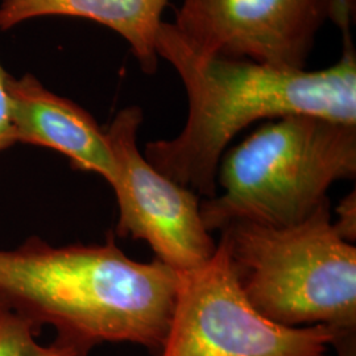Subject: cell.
I'll list each match as a JSON object with an SVG mask.
<instances>
[{
  "mask_svg": "<svg viewBox=\"0 0 356 356\" xmlns=\"http://www.w3.org/2000/svg\"><path fill=\"white\" fill-rule=\"evenodd\" d=\"M8 73L0 64V152L11 148L13 140V119H11V103L7 90Z\"/></svg>",
  "mask_w": 356,
  "mask_h": 356,
  "instance_id": "7c38bea8",
  "label": "cell"
},
{
  "mask_svg": "<svg viewBox=\"0 0 356 356\" xmlns=\"http://www.w3.org/2000/svg\"><path fill=\"white\" fill-rule=\"evenodd\" d=\"M219 239L244 297L264 318L356 330V247L334 229L330 202L288 227L232 223Z\"/></svg>",
  "mask_w": 356,
  "mask_h": 356,
  "instance_id": "277c9868",
  "label": "cell"
},
{
  "mask_svg": "<svg viewBox=\"0 0 356 356\" xmlns=\"http://www.w3.org/2000/svg\"><path fill=\"white\" fill-rule=\"evenodd\" d=\"M337 220L332 222L334 229L346 242L355 244L356 239V193H348L339 201L335 209Z\"/></svg>",
  "mask_w": 356,
  "mask_h": 356,
  "instance_id": "8fae6325",
  "label": "cell"
},
{
  "mask_svg": "<svg viewBox=\"0 0 356 356\" xmlns=\"http://www.w3.org/2000/svg\"><path fill=\"white\" fill-rule=\"evenodd\" d=\"M179 273L154 259L128 257L108 232L102 244L54 247L31 236L0 251V296L51 325L58 343L81 356L102 343H132L159 354L177 298Z\"/></svg>",
  "mask_w": 356,
  "mask_h": 356,
  "instance_id": "7a4b0ae2",
  "label": "cell"
},
{
  "mask_svg": "<svg viewBox=\"0 0 356 356\" xmlns=\"http://www.w3.org/2000/svg\"><path fill=\"white\" fill-rule=\"evenodd\" d=\"M338 332L264 318L244 297L219 239L206 264L179 273L169 330L156 356H326Z\"/></svg>",
  "mask_w": 356,
  "mask_h": 356,
  "instance_id": "5b68a950",
  "label": "cell"
},
{
  "mask_svg": "<svg viewBox=\"0 0 356 356\" xmlns=\"http://www.w3.org/2000/svg\"><path fill=\"white\" fill-rule=\"evenodd\" d=\"M355 177L356 124L286 115L222 156V191L201 201V216L210 232L238 222L288 227L330 202L335 182Z\"/></svg>",
  "mask_w": 356,
  "mask_h": 356,
  "instance_id": "3957f363",
  "label": "cell"
},
{
  "mask_svg": "<svg viewBox=\"0 0 356 356\" xmlns=\"http://www.w3.org/2000/svg\"><path fill=\"white\" fill-rule=\"evenodd\" d=\"M335 0H182L179 36L200 53L305 69Z\"/></svg>",
  "mask_w": 356,
  "mask_h": 356,
  "instance_id": "52a82bcc",
  "label": "cell"
},
{
  "mask_svg": "<svg viewBox=\"0 0 356 356\" xmlns=\"http://www.w3.org/2000/svg\"><path fill=\"white\" fill-rule=\"evenodd\" d=\"M337 356H356V330L339 331L332 342Z\"/></svg>",
  "mask_w": 356,
  "mask_h": 356,
  "instance_id": "4fadbf2b",
  "label": "cell"
},
{
  "mask_svg": "<svg viewBox=\"0 0 356 356\" xmlns=\"http://www.w3.org/2000/svg\"><path fill=\"white\" fill-rule=\"evenodd\" d=\"M139 106L120 110L106 129L116 164L115 234L147 243L156 259L178 273L202 267L218 242L204 227L200 195L161 175L138 147Z\"/></svg>",
  "mask_w": 356,
  "mask_h": 356,
  "instance_id": "8992f818",
  "label": "cell"
},
{
  "mask_svg": "<svg viewBox=\"0 0 356 356\" xmlns=\"http://www.w3.org/2000/svg\"><path fill=\"white\" fill-rule=\"evenodd\" d=\"M41 327L0 296V356H81L76 348L58 343L42 346Z\"/></svg>",
  "mask_w": 356,
  "mask_h": 356,
  "instance_id": "30bf717a",
  "label": "cell"
},
{
  "mask_svg": "<svg viewBox=\"0 0 356 356\" xmlns=\"http://www.w3.org/2000/svg\"><path fill=\"white\" fill-rule=\"evenodd\" d=\"M15 144L61 153L72 168L95 173L113 186L116 164L106 131L85 108L45 89L36 76H8Z\"/></svg>",
  "mask_w": 356,
  "mask_h": 356,
  "instance_id": "ba28073f",
  "label": "cell"
},
{
  "mask_svg": "<svg viewBox=\"0 0 356 356\" xmlns=\"http://www.w3.org/2000/svg\"><path fill=\"white\" fill-rule=\"evenodd\" d=\"M337 26L343 41L341 58L326 69L309 72L200 53L172 23L163 22L157 56L181 78L189 111L177 136L147 143L144 157L178 185L211 198L218 193V166L229 143L256 122L305 114L356 124L351 20Z\"/></svg>",
  "mask_w": 356,
  "mask_h": 356,
  "instance_id": "6da1fadb",
  "label": "cell"
},
{
  "mask_svg": "<svg viewBox=\"0 0 356 356\" xmlns=\"http://www.w3.org/2000/svg\"><path fill=\"white\" fill-rule=\"evenodd\" d=\"M169 0H1L0 31L40 16H73L99 23L127 41L143 73L157 72L156 41Z\"/></svg>",
  "mask_w": 356,
  "mask_h": 356,
  "instance_id": "9c48e42d",
  "label": "cell"
}]
</instances>
